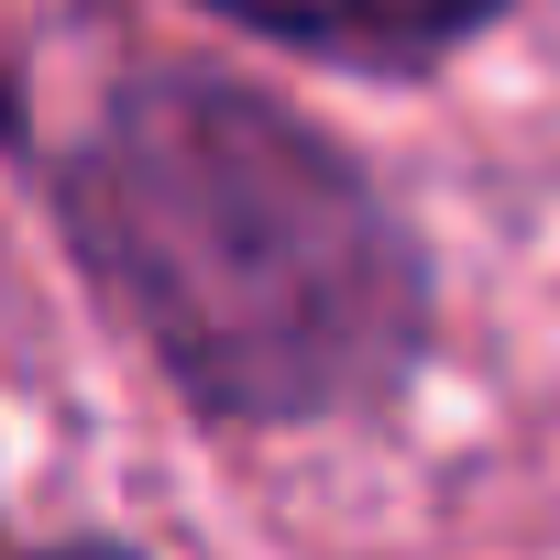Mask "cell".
<instances>
[{
  "label": "cell",
  "mask_w": 560,
  "mask_h": 560,
  "mask_svg": "<svg viewBox=\"0 0 560 560\" xmlns=\"http://www.w3.org/2000/svg\"><path fill=\"white\" fill-rule=\"evenodd\" d=\"M231 23H264L287 45H341V56H429L462 23H483L494 0H209Z\"/></svg>",
  "instance_id": "7a4b0ae2"
},
{
  "label": "cell",
  "mask_w": 560,
  "mask_h": 560,
  "mask_svg": "<svg viewBox=\"0 0 560 560\" xmlns=\"http://www.w3.org/2000/svg\"><path fill=\"white\" fill-rule=\"evenodd\" d=\"M67 560H110V549H67Z\"/></svg>",
  "instance_id": "3957f363"
},
{
  "label": "cell",
  "mask_w": 560,
  "mask_h": 560,
  "mask_svg": "<svg viewBox=\"0 0 560 560\" xmlns=\"http://www.w3.org/2000/svg\"><path fill=\"white\" fill-rule=\"evenodd\" d=\"M67 231L143 341L231 418H319L407 374L418 253L275 100L143 78L67 165Z\"/></svg>",
  "instance_id": "6da1fadb"
}]
</instances>
